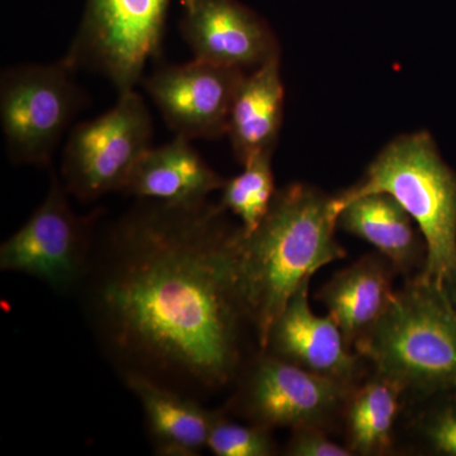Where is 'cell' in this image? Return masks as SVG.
<instances>
[{
	"label": "cell",
	"mask_w": 456,
	"mask_h": 456,
	"mask_svg": "<svg viewBox=\"0 0 456 456\" xmlns=\"http://www.w3.org/2000/svg\"><path fill=\"white\" fill-rule=\"evenodd\" d=\"M220 206L137 200L98 230L77 292L99 346L121 377L139 374L191 395L240 374L248 322L241 224Z\"/></svg>",
	"instance_id": "cell-1"
},
{
	"label": "cell",
	"mask_w": 456,
	"mask_h": 456,
	"mask_svg": "<svg viewBox=\"0 0 456 456\" xmlns=\"http://www.w3.org/2000/svg\"><path fill=\"white\" fill-rule=\"evenodd\" d=\"M335 197L303 183L277 191L269 212L242 235L240 277L259 350L294 293L323 266L346 256L336 240Z\"/></svg>",
	"instance_id": "cell-2"
},
{
	"label": "cell",
	"mask_w": 456,
	"mask_h": 456,
	"mask_svg": "<svg viewBox=\"0 0 456 456\" xmlns=\"http://www.w3.org/2000/svg\"><path fill=\"white\" fill-rule=\"evenodd\" d=\"M354 347L404 393L431 398L456 388V312L443 285L419 274Z\"/></svg>",
	"instance_id": "cell-3"
},
{
	"label": "cell",
	"mask_w": 456,
	"mask_h": 456,
	"mask_svg": "<svg viewBox=\"0 0 456 456\" xmlns=\"http://www.w3.org/2000/svg\"><path fill=\"white\" fill-rule=\"evenodd\" d=\"M373 193L389 194L413 218L428 248L419 274L443 285L456 273V174L428 132L402 134L384 147L358 184L335 197L336 211Z\"/></svg>",
	"instance_id": "cell-4"
},
{
	"label": "cell",
	"mask_w": 456,
	"mask_h": 456,
	"mask_svg": "<svg viewBox=\"0 0 456 456\" xmlns=\"http://www.w3.org/2000/svg\"><path fill=\"white\" fill-rule=\"evenodd\" d=\"M64 60L9 66L0 75V123L9 160L46 167L77 114L88 107Z\"/></svg>",
	"instance_id": "cell-5"
},
{
	"label": "cell",
	"mask_w": 456,
	"mask_h": 456,
	"mask_svg": "<svg viewBox=\"0 0 456 456\" xmlns=\"http://www.w3.org/2000/svg\"><path fill=\"white\" fill-rule=\"evenodd\" d=\"M171 0H86L82 20L62 60L75 71L101 75L117 93L142 82L163 50Z\"/></svg>",
	"instance_id": "cell-6"
},
{
	"label": "cell",
	"mask_w": 456,
	"mask_h": 456,
	"mask_svg": "<svg viewBox=\"0 0 456 456\" xmlns=\"http://www.w3.org/2000/svg\"><path fill=\"white\" fill-rule=\"evenodd\" d=\"M69 191L51 174L47 196L17 232L0 246V270L44 281L59 293L77 292L88 270L103 209L77 215Z\"/></svg>",
	"instance_id": "cell-7"
},
{
	"label": "cell",
	"mask_w": 456,
	"mask_h": 456,
	"mask_svg": "<svg viewBox=\"0 0 456 456\" xmlns=\"http://www.w3.org/2000/svg\"><path fill=\"white\" fill-rule=\"evenodd\" d=\"M151 140L152 118L143 98L134 89L119 93L112 110L70 131L60 176L66 191L82 202L122 191Z\"/></svg>",
	"instance_id": "cell-8"
},
{
	"label": "cell",
	"mask_w": 456,
	"mask_h": 456,
	"mask_svg": "<svg viewBox=\"0 0 456 456\" xmlns=\"http://www.w3.org/2000/svg\"><path fill=\"white\" fill-rule=\"evenodd\" d=\"M356 386L336 382L260 350L245 369L227 411L274 430L322 428L340 412Z\"/></svg>",
	"instance_id": "cell-9"
},
{
	"label": "cell",
	"mask_w": 456,
	"mask_h": 456,
	"mask_svg": "<svg viewBox=\"0 0 456 456\" xmlns=\"http://www.w3.org/2000/svg\"><path fill=\"white\" fill-rule=\"evenodd\" d=\"M245 71L194 59L161 64L142 79L149 97L167 127L189 140L227 134L228 119Z\"/></svg>",
	"instance_id": "cell-10"
},
{
	"label": "cell",
	"mask_w": 456,
	"mask_h": 456,
	"mask_svg": "<svg viewBox=\"0 0 456 456\" xmlns=\"http://www.w3.org/2000/svg\"><path fill=\"white\" fill-rule=\"evenodd\" d=\"M179 31L194 59L227 68H260L281 57L268 22L239 0H180Z\"/></svg>",
	"instance_id": "cell-11"
},
{
	"label": "cell",
	"mask_w": 456,
	"mask_h": 456,
	"mask_svg": "<svg viewBox=\"0 0 456 456\" xmlns=\"http://www.w3.org/2000/svg\"><path fill=\"white\" fill-rule=\"evenodd\" d=\"M310 281L293 294L283 312L270 329L265 347L272 355L298 365L312 373L355 386L360 377L358 353H351L341 330L327 314L312 311L308 293Z\"/></svg>",
	"instance_id": "cell-12"
},
{
	"label": "cell",
	"mask_w": 456,
	"mask_h": 456,
	"mask_svg": "<svg viewBox=\"0 0 456 456\" xmlns=\"http://www.w3.org/2000/svg\"><path fill=\"white\" fill-rule=\"evenodd\" d=\"M191 141L175 134L163 146L150 147L134 165L121 193L137 200L191 204L222 191L226 180L206 163Z\"/></svg>",
	"instance_id": "cell-13"
},
{
	"label": "cell",
	"mask_w": 456,
	"mask_h": 456,
	"mask_svg": "<svg viewBox=\"0 0 456 456\" xmlns=\"http://www.w3.org/2000/svg\"><path fill=\"white\" fill-rule=\"evenodd\" d=\"M395 272L383 255H367L336 273L318 293V301L325 305L327 314L350 347L355 346L391 305L395 294Z\"/></svg>",
	"instance_id": "cell-14"
},
{
	"label": "cell",
	"mask_w": 456,
	"mask_h": 456,
	"mask_svg": "<svg viewBox=\"0 0 456 456\" xmlns=\"http://www.w3.org/2000/svg\"><path fill=\"white\" fill-rule=\"evenodd\" d=\"M122 379L142 407L155 454L197 456L207 449L212 410L204 408L197 398L142 375L126 374Z\"/></svg>",
	"instance_id": "cell-15"
},
{
	"label": "cell",
	"mask_w": 456,
	"mask_h": 456,
	"mask_svg": "<svg viewBox=\"0 0 456 456\" xmlns=\"http://www.w3.org/2000/svg\"><path fill=\"white\" fill-rule=\"evenodd\" d=\"M284 86L281 57L255 69L237 89L227 136L237 160L244 165L260 155H273L283 122Z\"/></svg>",
	"instance_id": "cell-16"
},
{
	"label": "cell",
	"mask_w": 456,
	"mask_h": 456,
	"mask_svg": "<svg viewBox=\"0 0 456 456\" xmlns=\"http://www.w3.org/2000/svg\"><path fill=\"white\" fill-rule=\"evenodd\" d=\"M338 226L373 245L395 272L407 274L424 269L428 257L424 236L406 209L389 194H367L344 204Z\"/></svg>",
	"instance_id": "cell-17"
},
{
	"label": "cell",
	"mask_w": 456,
	"mask_h": 456,
	"mask_svg": "<svg viewBox=\"0 0 456 456\" xmlns=\"http://www.w3.org/2000/svg\"><path fill=\"white\" fill-rule=\"evenodd\" d=\"M399 384L375 373L355 387L344 408L347 444L354 455H382L392 449L401 398Z\"/></svg>",
	"instance_id": "cell-18"
},
{
	"label": "cell",
	"mask_w": 456,
	"mask_h": 456,
	"mask_svg": "<svg viewBox=\"0 0 456 456\" xmlns=\"http://www.w3.org/2000/svg\"><path fill=\"white\" fill-rule=\"evenodd\" d=\"M272 156L251 159L242 165L241 173L226 180L222 188L220 206L240 218L245 235L259 227L277 193Z\"/></svg>",
	"instance_id": "cell-19"
},
{
	"label": "cell",
	"mask_w": 456,
	"mask_h": 456,
	"mask_svg": "<svg viewBox=\"0 0 456 456\" xmlns=\"http://www.w3.org/2000/svg\"><path fill=\"white\" fill-rule=\"evenodd\" d=\"M207 449L217 456H272L277 452L272 430L237 424L228 419L226 410H212Z\"/></svg>",
	"instance_id": "cell-20"
},
{
	"label": "cell",
	"mask_w": 456,
	"mask_h": 456,
	"mask_svg": "<svg viewBox=\"0 0 456 456\" xmlns=\"http://www.w3.org/2000/svg\"><path fill=\"white\" fill-rule=\"evenodd\" d=\"M434 397L417 419V435L432 454L456 456V388Z\"/></svg>",
	"instance_id": "cell-21"
},
{
	"label": "cell",
	"mask_w": 456,
	"mask_h": 456,
	"mask_svg": "<svg viewBox=\"0 0 456 456\" xmlns=\"http://www.w3.org/2000/svg\"><path fill=\"white\" fill-rule=\"evenodd\" d=\"M285 454L290 456H353L349 446L338 445L327 436L322 428H301L292 430Z\"/></svg>",
	"instance_id": "cell-22"
},
{
	"label": "cell",
	"mask_w": 456,
	"mask_h": 456,
	"mask_svg": "<svg viewBox=\"0 0 456 456\" xmlns=\"http://www.w3.org/2000/svg\"><path fill=\"white\" fill-rule=\"evenodd\" d=\"M443 287L444 289H445L446 296H448L450 305H452V308H454L456 312V273L450 275V277L444 281Z\"/></svg>",
	"instance_id": "cell-23"
}]
</instances>
